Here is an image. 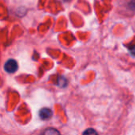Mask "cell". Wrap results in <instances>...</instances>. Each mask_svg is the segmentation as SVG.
<instances>
[{
	"label": "cell",
	"mask_w": 135,
	"mask_h": 135,
	"mask_svg": "<svg viewBox=\"0 0 135 135\" xmlns=\"http://www.w3.org/2000/svg\"><path fill=\"white\" fill-rule=\"evenodd\" d=\"M5 70L9 74L14 73L17 70L18 68V65L17 61H15L14 59H9L8 61H6V62L5 63Z\"/></svg>",
	"instance_id": "obj_1"
},
{
	"label": "cell",
	"mask_w": 135,
	"mask_h": 135,
	"mask_svg": "<svg viewBox=\"0 0 135 135\" xmlns=\"http://www.w3.org/2000/svg\"><path fill=\"white\" fill-rule=\"evenodd\" d=\"M40 117L42 119L47 120L49 119L50 118H51L52 116V111L50 108H42L40 112H39Z\"/></svg>",
	"instance_id": "obj_2"
},
{
	"label": "cell",
	"mask_w": 135,
	"mask_h": 135,
	"mask_svg": "<svg viewBox=\"0 0 135 135\" xmlns=\"http://www.w3.org/2000/svg\"><path fill=\"white\" fill-rule=\"evenodd\" d=\"M43 135H60V133L55 128H47L44 131Z\"/></svg>",
	"instance_id": "obj_3"
},
{
	"label": "cell",
	"mask_w": 135,
	"mask_h": 135,
	"mask_svg": "<svg viewBox=\"0 0 135 135\" xmlns=\"http://www.w3.org/2000/svg\"><path fill=\"white\" fill-rule=\"evenodd\" d=\"M82 135H98V134H97V132L95 130L90 128V129H87V130L83 133V134Z\"/></svg>",
	"instance_id": "obj_4"
},
{
	"label": "cell",
	"mask_w": 135,
	"mask_h": 135,
	"mask_svg": "<svg viewBox=\"0 0 135 135\" xmlns=\"http://www.w3.org/2000/svg\"><path fill=\"white\" fill-rule=\"evenodd\" d=\"M129 6L131 7V9H135V0L131 1V2L129 3Z\"/></svg>",
	"instance_id": "obj_5"
},
{
	"label": "cell",
	"mask_w": 135,
	"mask_h": 135,
	"mask_svg": "<svg viewBox=\"0 0 135 135\" xmlns=\"http://www.w3.org/2000/svg\"><path fill=\"white\" fill-rule=\"evenodd\" d=\"M132 53H133V54H134V55H135V47L134 48V49L132 48Z\"/></svg>",
	"instance_id": "obj_6"
}]
</instances>
